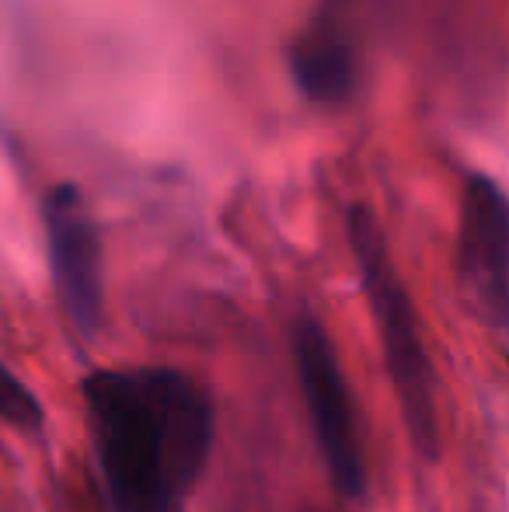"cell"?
Instances as JSON below:
<instances>
[{
    "label": "cell",
    "instance_id": "obj_3",
    "mask_svg": "<svg viewBox=\"0 0 509 512\" xmlns=\"http://www.w3.org/2000/svg\"><path fill=\"white\" fill-rule=\"evenodd\" d=\"M293 363L328 474L346 499L360 502L367 495V450H363L360 415L339 349L314 314H304L293 328Z\"/></svg>",
    "mask_w": 509,
    "mask_h": 512
},
{
    "label": "cell",
    "instance_id": "obj_5",
    "mask_svg": "<svg viewBox=\"0 0 509 512\" xmlns=\"http://www.w3.org/2000/svg\"><path fill=\"white\" fill-rule=\"evenodd\" d=\"M457 276L468 304L492 331L509 321V203L503 185L475 171L461 196Z\"/></svg>",
    "mask_w": 509,
    "mask_h": 512
},
{
    "label": "cell",
    "instance_id": "obj_2",
    "mask_svg": "<svg viewBox=\"0 0 509 512\" xmlns=\"http://www.w3.org/2000/svg\"><path fill=\"white\" fill-rule=\"evenodd\" d=\"M349 244L360 265L363 290H367L370 314L381 331L384 363L391 373L398 408L415 450L422 457H440V401H436V370L419 328V314L394 269L387 244L377 230L374 216L356 206L349 213Z\"/></svg>",
    "mask_w": 509,
    "mask_h": 512
},
{
    "label": "cell",
    "instance_id": "obj_6",
    "mask_svg": "<svg viewBox=\"0 0 509 512\" xmlns=\"http://www.w3.org/2000/svg\"><path fill=\"white\" fill-rule=\"evenodd\" d=\"M290 77L311 102L339 105L356 88V63L335 32H307L290 46Z\"/></svg>",
    "mask_w": 509,
    "mask_h": 512
},
{
    "label": "cell",
    "instance_id": "obj_7",
    "mask_svg": "<svg viewBox=\"0 0 509 512\" xmlns=\"http://www.w3.org/2000/svg\"><path fill=\"white\" fill-rule=\"evenodd\" d=\"M42 418H46V411H42L39 394L0 359V422L35 432L42 425Z\"/></svg>",
    "mask_w": 509,
    "mask_h": 512
},
{
    "label": "cell",
    "instance_id": "obj_1",
    "mask_svg": "<svg viewBox=\"0 0 509 512\" xmlns=\"http://www.w3.org/2000/svg\"><path fill=\"white\" fill-rule=\"evenodd\" d=\"M81 394L109 509L178 512L213 450L206 387L175 366H109Z\"/></svg>",
    "mask_w": 509,
    "mask_h": 512
},
{
    "label": "cell",
    "instance_id": "obj_4",
    "mask_svg": "<svg viewBox=\"0 0 509 512\" xmlns=\"http://www.w3.org/2000/svg\"><path fill=\"white\" fill-rule=\"evenodd\" d=\"M42 227H46L49 269H53L56 297L74 324L77 335L95 338L105 317V272L102 237L88 199L77 185H53L42 199Z\"/></svg>",
    "mask_w": 509,
    "mask_h": 512
}]
</instances>
